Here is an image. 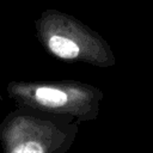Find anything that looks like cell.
Wrapping results in <instances>:
<instances>
[{
	"mask_svg": "<svg viewBox=\"0 0 153 153\" xmlns=\"http://www.w3.org/2000/svg\"><path fill=\"white\" fill-rule=\"evenodd\" d=\"M36 99L47 106H61L67 102V94L57 88L39 87L36 90Z\"/></svg>",
	"mask_w": 153,
	"mask_h": 153,
	"instance_id": "7a4b0ae2",
	"label": "cell"
},
{
	"mask_svg": "<svg viewBox=\"0 0 153 153\" xmlns=\"http://www.w3.org/2000/svg\"><path fill=\"white\" fill-rule=\"evenodd\" d=\"M49 48L55 55L62 59H73L79 54L78 44L63 36H51L49 38Z\"/></svg>",
	"mask_w": 153,
	"mask_h": 153,
	"instance_id": "6da1fadb",
	"label": "cell"
},
{
	"mask_svg": "<svg viewBox=\"0 0 153 153\" xmlns=\"http://www.w3.org/2000/svg\"><path fill=\"white\" fill-rule=\"evenodd\" d=\"M12 153H43V148L38 142L29 141L16 147Z\"/></svg>",
	"mask_w": 153,
	"mask_h": 153,
	"instance_id": "3957f363",
	"label": "cell"
}]
</instances>
